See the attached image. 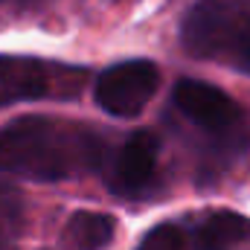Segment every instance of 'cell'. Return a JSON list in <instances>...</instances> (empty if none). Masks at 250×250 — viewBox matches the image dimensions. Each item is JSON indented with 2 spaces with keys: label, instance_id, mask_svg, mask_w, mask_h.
Listing matches in <instances>:
<instances>
[{
  "label": "cell",
  "instance_id": "52a82bcc",
  "mask_svg": "<svg viewBox=\"0 0 250 250\" xmlns=\"http://www.w3.org/2000/svg\"><path fill=\"white\" fill-rule=\"evenodd\" d=\"M114 218L105 212H76L64 227V248L67 250H102L114 239Z\"/></svg>",
  "mask_w": 250,
  "mask_h": 250
},
{
  "label": "cell",
  "instance_id": "3957f363",
  "mask_svg": "<svg viewBox=\"0 0 250 250\" xmlns=\"http://www.w3.org/2000/svg\"><path fill=\"white\" fill-rule=\"evenodd\" d=\"M160 87L157 67L146 59L120 62L96 79V105L114 117H137Z\"/></svg>",
  "mask_w": 250,
  "mask_h": 250
},
{
  "label": "cell",
  "instance_id": "ba28073f",
  "mask_svg": "<svg viewBox=\"0 0 250 250\" xmlns=\"http://www.w3.org/2000/svg\"><path fill=\"white\" fill-rule=\"evenodd\" d=\"M198 242L204 250H230L250 242V218L239 212H212L198 227Z\"/></svg>",
  "mask_w": 250,
  "mask_h": 250
},
{
  "label": "cell",
  "instance_id": "6da1fadb",
  "mask_svg": "<svg viewBox=\"0 0 250 250\" xmlns=\"http://www.w3.org/2000/svg\"><path fill=\"white\" fill-rule=\"evenodd\" d=\"M102 143L70 123L26 117L0 131V172L29 181H62L99 163Z\"/></svg>",
  "mask_w": 250,
  "mask_h": 250
},
{
  "label": "cell",
  "instance_id": "7a4b0ae2",
  "mask_svg": "<svg viewBox=\"0 0 250 250\" xmlns=\"http://www.w3.org/2000/svg\"><path fill=\"white\" fill-rule=\"evenodd\" d=\"M189 56L250 73V0H198L184 18Z\"/></svg>",
  "mask_w": 250,
  "mask_h": 250
},
{
  "label": "cell",
  "instance_id": "277c9868",
  "mask_svg": "<svg viewBox=\"0 0 250 250\" xmlns=\"http://www.w3.org/2000/svg\"><path fill=\"white\" fill-rule=\"evenodd\" d=\"M172 96H175V105L181 108V114L209 134H230L242 123L239 105L215 84H207L198 79H181L175 84Z\"/></svg>",
  "mask_w": 250,
  "mask_h": 250
},
{
  "label": "cell",
  "instance_id": "8992f818",
  "mask_svg": "<svg viewBox=\"0 0 250 250\" xmlns=\"http://www.w3.org/2000/svg\"><path fill=\"white\" fill-rule=\"evenodd\" d=\"M53 87L50 67L35 59H18V56H0V108L41 99Z\"/></svg>",
  "mask_w": 250,
  "mask_h": 250
},
{
  "label": "cell",
  "instance_id": "5b68a950",
  "mask_svg": "<svg viewBox=\"0 0 250 250\" xmlns=\"http://www.w3.org/2000/svg\"><path fill=\"white\" fill-rule=\"evenodd\" d=\"M157 137L151 131H134L114 157L111 169V189L120 195H137L151 184L157 169Z\"/></svg>",
  "mask_w": 250,
  "mask_h": 250
},
{
  "label": "cell",
  "instance_id": "9c48e42d",
  "mask_svg": "<svg viewBox=\"0 0 250 250\" xmlns=\"http://www.w3.org/2000/svg\"><path fill=\"white\" fill-rule=\"evenodd\" d=\"M137 250H184V233L175 224H160L146 233Z\"/></svg>",
  "mask_w": 250,
  "mask_h": 250
}]
</instances>
